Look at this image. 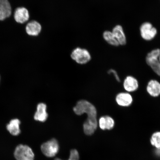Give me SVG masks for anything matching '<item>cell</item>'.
Masks as SVG:
<instances>
[{
	"mask_svg": "<svg viewBox=\"0 0 160 160\" xmlns=\"http://www.w3.org/2000/svg\"><path fill=\"white\" fill-rule=\"evenodd\" d=\"M42 152L46 157L53 158L57 154L59 150L58 142L55 139L53 138L44 143L41 146Z\"/></svg>",
	"mask_w": 160,
	"mask_h": 160,
	"instance_id": "cell-3",
	"label": "cell"
},
{
	"mask_svg": "<svg viewBox=\"0 0 160 160\" xmlns=\"http://www.w3.org/2000/svg\"><path fill=\"white\" fill-rule=\"evenodd\" d=\"M115 101L117 104L120 107H127L132 103L133 98L129 93L123 92L118 94L115 98Z\"/></svg>",
	"mask_w": 160,
	"mask_h": 160,
	"instance_id": "cell-9",
	"label": "cell"
},
{
	"mask_svg": "<svg viewBox=\"0 0 160 160\" xmlns=\"http://www.w3.org/2000/svg\"><path fill=\"white\" fill-rule=\"evenodd\" d=\"M20 124L21 121L18 119H12L7 125V129L11 135L13 136H18L21 132V129H20Z\"/></svg>",
	"mask_w": 160,
	"mask_h": 160,
	"instance_id": "cell-16",
	"label": "cell"
},
{
	"mask_svg": "<svg viewBox=\"0 0 160 160\" xmlns=\"http://www.w3.org/2000/svg\"><path fill=\"white\" fill-rule=\"evenodd\" d=\"M12 9L9 0H0V21H3L11 17Z\"/></svg>",
	"mask_w": 160,
	"mask_h": 160,
	"instance_id": "cell-8",
	"label": "cell"
},
{
	"mask_svg": "<svg viewBox=\"0 0 160 160\" xmlns=\"http://www.w3.org/2000/svg\"><path fill=\"white\" fill-rule=\"evenodd\" d=\"M108 73L109 74H112L114 77L115 79L118 82H120L121 80H120V78L118 75L117 72L114 69H110L108 71Z\"/></svg>",
	"mask_w": 160,
	"mask_h": 160,
	"instance_id": "cell-20",
	"label": "cell"
},
{
	"mask_svg": "<svg viewBox=\"0 0 160 160\" xmlns=\"http://www.w3.org/2000/svg\"><path fill=\"white\" fill-rule=\"evenodd\" d=\"M14 155L17 160H34L35 155L33 150L27 145H18Z\"/></svg>",
	"mask_w": 160,
	"mask_h": 160,
	"instance_id": "cell-4",
	"label": "cell"
},
{
	"mask_svg": "<svg viewBox=\"0 0 160 160\" xmlns=\"http://www.w3.org/2000/svg\"><path fill=\"white\" fill-rule=\"evenodd\" d=\"M104 39L110 45L114 46H118L119 45L118 42L113 34L112 32L106 31L103 33Z\"/></svg>",
	"mask_w": 160,
	"mask_h": 160,
	"instance_id": "cell-17",
	"label": "cell"
},
{
	"mask_svg": "<svg viewBox=\"0 0 160 160\" xmlns=\"http://www.w3.org/2000/svg\"><path fill=\"white\" fill-rule=\"evenodd\" d=\"M42 31V26L39 22L32 21L26 25L25 31L27 34L32 37H36Z\"/></svg>",
	"mask_w": 160,
	"mask_h": 160,
	"instance_id": "cell-11",
	"label": "cell"
},
{
	"mask_svg": "<svg viewBox=\"0 0 160 160\" xmlns=\"http://www.w3.org/2000/svg\"><path fill=\"white\" fill-rule=\"evenodd\" d=\"M47 106L45 103H39L37 107V111L36 112L34 119L35 121L45 122L48 118V114L47 112Z\"/></svg>",
	"mask_w": 160,
	"mask_h": 160,
	"instance_id": "cell-13",
	"label": "cell"
},
{
	"mask_svg": "<svg viewBox=\"0 0 160 160\" xmlns=\"http://www.w3.org/2000/svg\"><path fill=\"white\" fill-rule=\"evenodd\" d=\"M0 80H1V78H0Z\"/></svg>",
	"mask_w": 160,
	"mask_h": 160,
	"instance_id": "cell-21",
	"label": "cell"
},
{
	"mask_svg": "<svg viewBox=\"0 0 160 160\" xmlns=\"http://www.w3.org/2000/svg\"><path fill=\"white\" fill-rule=\"evenodd\" d=\"M99 127L102 130H111L113 129L115 125L114 120L109 116H102L99 120Z\"/></svg>",
	"mask_w": 160,
	"mask_h": 160,
	"instance_id": "cell-14",
	"label": "cell"
},
{
	"mask_svg": "<svg viewBox=\"0 0 160 160\" xmlns=\"http://www.w3.org/2000/svg\"><path fill=\"white\" fill-rule=\"evenodd\" d=\"M13 18L18 23L23 24L27 22L30 18L28 10L23 7L17 8L14 12Z\"/></svg>",
	"mask_w": 160,
	"mask_h": 160,
	"instance_id": "cell-7",
	"label": "cell"
},
{
	"mask_svg": "<svg viewBox=\"0 0 160 160\" xmlns=\"http://www.w3.org/2000/svg\"><path fill=\"white\" fill-rule=\"evenodd\" d=\"M147 91L151 97H158L160 95V83L156 80H150L148 83Z\"/></svg>",
	"mask_w": 160,
	"mask_h": 160,
	"instance_id": "cell-12",
	"label": "cell"
},
{
	"mask_svg": "<svg viewBox=\"0 0 160 160\" xmlns=\"http://www.w3.org/2000/svg\"><path fill=\"white\" fill-rule=\"evenodd\" d=\"M151 143L152 145L157 148H160V132H156L152 135L151 138Z\"/></svg>",
	"mask_w": 160,
	"mask_h": 160,
	"instance_id": "cell-18",
	"label": "cell"
},
{
	"mask_svg": "<svg viewBox=\"0 0 160 160\" xmlns=\"http://www.w3.org/2000/svg\"><path fill=\"white\" fill-rule=\"evenodd\" d=\"M112 32L118 42L119 45H124L126 44L127 39L123 28L121 25H116L113 28Z\"/></svg>",
	"mask_w": 160,
	"mask_h": 160,
	"instance_id": "cell-15",
	"label": "cell"
},
{
	"mask_svg": "<svg viewBox=\"0 0 160 160\" xmlns=\"http://www.w3.org/2000/svg\"><path fill=\"white\" fill-rule=\"evenodd\" d=\"M79 155L77 150L73 149L70 151L69 157L67 160H79ZM54 160H63L59 158H56Z\"/></svg>",
	"mask_w": 160,
	"mask_h": 160,
	"instance_id": "cell-19",
	"label": "cell"
},
{
	"mask_svg": "<svg viewBox=\"0 0 160 160\" xmlns=\"http://www.w3.org/2000/svg\"><path fill=\"white\" fill-rule=\"evenodd\" d=\"M146 61L156 74L160 77V49H153L148 53Z\"/></svg>",
	"mask_w": 160,
	"mask_h": 160,
	"instance_id": "cell-2",
	"label": "cell"
},
{
	"mask_svg": "<svg viewBox=\"0 0 160 160\" xmlns=\"http://www.w3.org/2000/svg\"><path fill=\"white\" fill-rule=\"evenodd\" d=\"M78 115L87 114L88 117L83 125V131L88 134L95 133L98 125L97 110L92 104L84 100H80L73 108Z\"/></svg>",
	"mask_w": 160,
	"mask_h": 160,
	"instance_id": "cell-1",
	"label": "cell"
},
{
	"mask_svg": "<svg viewBox=\"0 0 160 160\" xmlns=\"http://www.w3.org/2000/svg\"><path fill=\"white\" fill-rule=\"evenodd\" d=\"M140 31L142 37L147 41L154 38L157 33V29L149 22H145L142 24Z\"/></svg>",
	"mask_w": 160,
	"mask_h": 160,
	"instance_id": "cell-6",
	"label": "cell"
},
{
	"mask_svg": "<svg viewBox=\"0 0 160 160\" xmlns=\"http://www.w3.org/2000/svg\"><path fill=\"white\" fill-rule=\"evenodd\" d=\"M71 57L72 59L80 64H85L91 60V57L87 50L77 48L72 52Z\"/></svg>",
	"mask_w": 160,
	"mask_h": 160,
	"instance_id": "cell-5",
	"label": "cell"
},
{
	"mask_svg": "<svg viewBox=\"0 0 160 160\" xmlns=\"http://www.w3.org/2000/svg\"><path fill=\"white\" fill-rule=\"evenodd\" d=\"M139 82L137 79L132 76L126 77L123 82V87L126 92L131 93L138 89Z\"/></svg>",
	"mask_w": 160,
	"mask_h": 160,
	"instance_id": "cell-10",
	"label": "cell"
}]
</instances>
